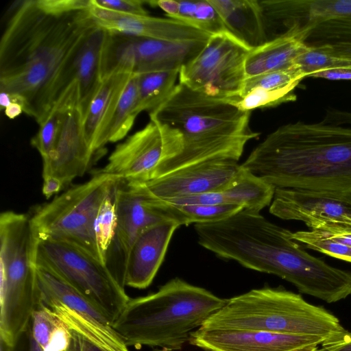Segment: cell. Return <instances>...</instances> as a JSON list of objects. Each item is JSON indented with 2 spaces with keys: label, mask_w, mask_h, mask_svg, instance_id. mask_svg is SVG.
Instances as JSON below:
<instances>
[{
  "label": "cell",
  "mask_w": 351,
  "mask_h": 351,
  "mask_svg": "<svg viewBox=\"0 0 351 351\" xmlns=\"http://www.w3.org/2000/svg\"><path fill=\"white\" fill-rule=\"evenodd\" d=\"M250 114L228 100L177 84L165 101L149 112V119L178 130L183 149L163 163L151 180L206 161L238 162L247 143L259 135L250 128Z\"/></svg>",
  "instance_id": "cell-4"
},
{
  "label": "cell",
  "mask_w": 351,
  "mask_h": 351,
  "mask_svg": "<svg viewBox=\"0 0 351 351\" xmlns=\"http://www.w3.org/2000/svg\"><path fill=\"white\" fill-rule=\"evenodd\" d=\"M31 335L42 350L49 344L56 332L64 324L46 306L38 304L32 316Z\"/></svg>",
  "instance_id": "cell-37"
},
{
  "label": "cell",
  "mask_w": 351,
  "mask_h": 351,
  "mask_svg": "<svg viewBox=\"0 0 351 351\" xmlns=\"http://www.w3.org/2000/svg\"><path fill=\"white\" fill-rule=\"evenodd\" d=\"M180 226L175 221H164L138 235L126 259L123 287L145 289L150 285L163 261L170 240Z\"/></svg>",
  "instance_id": "cell-21"
},
{
  "label": "cell",
  "mask_w": 351,
  "mask_h": 351,
  "mask_svg": "<svg viewBox=\"0 0 351 351\" xmlns=\"http://www.w3.org/2000/svg\"><path fill=\"white\" fill-rule=\"evenodd\" d=\"M23 112V106L18 102H12L4 110L5 114L11 119L19 117Z\"/></svg>",
  "instance_id": "cell-42"
},
{
  "label": "cell",
  "mask_w": 351,
  "mask_h": 351,
  "mask_svg": "<svg viewBox=\"0 0 351 351\" xmlns=\"http://www.w3.org/2000/svg\"><path fill=\"white\" fill-rule=\"evenodd\" d=\"M226 302L207 289L175 278L156 292L130 298L112 327L128 347L180 350L191 333Z\"/></svg>",
  "instance_id": "cell-5"
},
{
  "label": "cell",
  "mask_w": 351,
  "mask_h": 351,
  "mask_svg": "<svg viewBox=\"0 0 351 351\" xmlns=\"http://www.w3.org/2000/svg\"><path fill=\"white\" fill-rule=\"evenodd\" d=\"M292 238L308 249L351 263V223H326L293 232Z\"/></svg>",
  "instance_id": "cell-27"
},
{
  "label": "cell",
  "mask_w": 351,
  "mask_h": 351,
  "mask_svg": "<svg viewBox=\"0 0 351 351\" xmlns=\"http://www.w3.org/2000/svg\"><path fill=\"white\" fill-rule=\"evenodd\" d=\"M110 32L97 25L86 36L67 71V88L74 80L79 86L83 116L105 77L106 53Z\"/></svg>",
  "instance_id": "cell-22"
},
{
  "label": "cell",
  "mask_w": 351,
  "mask_h": 351,
  "mask_svg": "<svg viewBox=\"0 0 351 351\" xmlns=\"http://www.w3.org/2000/svg\"><path fill=\"white\" fill-rule=\"evenodd\" d=\"M147 3L152 6L159 7L170 18L180 21L208 34L228 32L209 0H158L149 1Z\"/></svg>",
  "instance_id": "cell-28"
},
{
  "label": "cell",
  "mask_w": 351,
  "mask_h": 351,
  "mask_svg": "<svg viewBox=\"0 0 351 351\" xmlns=\"http://www.w3.org/2000/svg\"><path fill=\"white\" fill-rule=\"evenodd\" d=\"M81 351H106L79 336Z\"/></svg>",
  "instance_id": "cell-44"
},
{
  "label": "cell",
  "mask_w": 351,
  "mask_h": 351,
  "mask_svg": "<svg viewBox=\"0 0 351 351\" xmlns=\"http://www.w3.org/2000/svg\"><path fill=\"white\" fill-rule=\"evenodd\" d=\"M38 304L50 309L70 330L106 351H129L110 319L56 275L36 266Z\"/></svg>",
  "instance_id": "cell-11"
},
{
  "label": "cell",
  "mask_w": 351,
  "mask_h": 351,
  "mask_svg": "<svg viewBox=\"0 0 351 351\" xmlns=\"http://www.w3.org/2000/svg\"><path fill=\"white\" fill-rule=\"evenodd\" d=\"M241 166L276 188L351 191V112L282 125Z\"/></svg>",
  "instance_id": "cell-3"
},
{
  "label": "cell",
  "mask_w": 351,
  "mask_h": 351,
  "mask_svg": "<svg viewBox=\"0 0 351 351\" xmlns=\"http://www.w3.org/2000/svg\"><path fill=\"white\" fill-rule=\"evenodd\" d=\"M90 11L98 25L114 34L168 41L208 40L210 36L174 19L119 13L101 8L91 0Z\"/></svg>",
  "instance_id": "cell-20"
},
{
  "label": "cell",
  "mask_w": 351,
  "mask_h": 351,
  "mask_svg": "<svg viewBox=\"0 0 351 351\" xmlns=\"http://www.w3.org/2000/svg\"><path fill=\"white\" fill-rule=\"evenodd\" d=\"M63 95L55 103L46 119L39 125L36 134L32 138L31 144L40 153L43 160L51 155L58 134L64 107Z\"/></svg>",
  "instance_id": "cell-34"
},
{
  "label": "cell",
  "mask_w": 351,
  "mask_h": 351,
  "mask_svg": "<svg viewBox=\"0 0 351 351\" xmlns=\"http://www.w3.org/2000/svg\"><path fill=\"white\" fill-rule=\"evenodd\" d=\"M299 83L296 82L276 90L256 88L235 100L228 101L242 111L251 112L256 108L272 107L295 100L293 90Z\"/></svg>",
  "instance_id": "cell-33"
},
{
  "label": "cell",
  "mask_w": 351,
  "mask_h": 351,
  "mask_svg": "<svg viewBox=\"0 0 351 351\" xmlns=\"http://www.w3.org/2000/svg\"><path fill=\"white\" fill-rule=\"evenodd\" d=\"M64 351H81L80 339L77 335L72 332L71 343L69 348Z\"/></svg>",
  "instance_id": "cell-45"
},
{
  "label": "cell",
  "mask_w": 351,
  "mask_h": 351,
  "mask_svg": "<svg viewBox=\"0 0 351 351\" xmlns=\"http://www.w3.org/2000/svg\"><path fill=\"white\" fill-rule=\"evenodd\" d=\"M200 328L313 335L324 338L325 343L336 341L348 332L325 308L307 302L300 294L269 287L227 300Z\"/></svg>",
  "instance_id": "cell-6"
},
{
  "label": "cell",
  "mask_w": 351,
  "mask_h": 351,
  "mask_svg": "<svg viewBox=\"0 0 351 351\" xmlns=\"http://www.w3.org/2000/svg\"><path fill=\"white\" fill-rule=\"evenodd\" d=\"M132 74L126 71H113L106 75L84 115V134L93 153L95 143L112 116Z\"/></svg>",
  "instance_id": "cell-24"
},
{
  "label": "cell",
  "mask_w": 351,
  "mask_h": 351,
  "mask_svg": "<svg viewBox=\"0 0 351 351\" xmlns=\"http://www.w3.org/2000/svg\"><path fill=\"white\" fill-rule=\"evenodd\" d=\"M166 203L174 219L180 226L220 221L243 209L241 206L231 204L176 205Z\"/></svg>",
  "instance_id": "cell-31"
},
{
  "label": "cell",
  "mask_w": 351,
  "mask_h": 351,
  "mask_svg": "<svg viewBox=\"0 0 351 351\" xmlns=\"http://www.w3.org/2000/svg\"><path fill=\"white\" fill-rule=\"evenodd\" d=\"M29 351H43L39 344L29 335Z\"/></svg>",
  "instance_id": "cell-46"
},
{
  "label": "cell",
  "mask_w": 351,
  "mask_h": 351,
  "mask_svg": "<svg viewBox=\"0 0 351 351\" xmlns=\"http://www.w3.org/2000/svg\"><path fill=\"white\" fill-rule=\"evenodd\" d=\"M34 261L97 306L112 322L130 300L106 264L67 243L37 237Z\"/></svg>",
  "instance_id": "cell-9"
},
{
  "label": "cell",
  "mask_w": 351,
  "mask_h": 351,
  "mask_svg": "<svg viewBox=\"0 0 351 351\" xmlns=\"http://www.w3.org/2000/svg\"><path fill=\"white\" fill-rule=\"evenodd\" d=\"M121 180L100 171L40 206L30 215L36 237L67 243L105 264L96 242L95 221L103 200Z\"/></svg>",
  "instance_id": "cell-8"
},
{
  "label": "cell",
  "mask_w": 351,
  "mask_h": 351,
  "mask_svg": "<svg viewBox=\"0 0 351 351\" xmlns=\"http://www.w3.org/2000/svg\"><path fill=\"white\" fill-rule=\"evenodd\" d=\"M110 33L105 75L113 71L138 74L180 69L199 53L207 42L168 41Z\"/></svg>",
  "instance_id": "cell-13"
},
{
  "label": "cell",
  "mask_w": 351,
  "mask_h": 351,
  "mask_svg": "<svg viewBox=\"0 0 351 351\" xmlns=\"http://www.w3.org/2000/svg\"><path fill=\"white\" fill-rule=\"evenodd\" d=\"M199 244L217 256L276 275L302 293L327 303L351 295V272L303 250L292 232L255 212L242 209L220 221L194 226Z\"/></svg>",
  "instance_id": "cell-2"
},
{
  "label": "cell",
  "mask_w": 351,
  "mask_h": 351,
  "mask_svg": "<svg viewBox=\"0 0 351 351\" xmlns=\"http://www.w3.org/2000/svg\"><path fill=\"white\" fill-rule=\"evenodd\" d=\"M269 212L304 222L310 230L326 223H351V191L276 188Z\"/></svg>",
  "instance_id": "cell-16"
},
{
  "label": "cell",
  "mask_w": 351,
  "mask_h": 351,
  "mask_svg": "<svg viewBox=\"0 0 351 351\" xmlns=\"http://www.w3.org/2000/svg\"><path fill=\"white\" fill-rule=\"evenodd\" d=\"M138 78L136 74L132 73L122 91L112 116L95 143V152L107 143L119 141L127 135L138 116Z\"/></svg>",
  "instance_id": "cell-29"
},
{
  "label": "cell",
  "mask_w": 351,
  "mask_h": 351,
  "mask_svg": "<svg viewBox=\"0 0 351 351\" xmlns=\"http://www.w3.org/2000/svg\"><path fill=\"white\" fill-rule=\"evenodd\" d=\"M12 102L21 104L19 99L16 96L10 95L6 92H0V108L1 110H5V108Z\"/></svg>",
  "instance_id": "cell-43"
},
{
  "label": "cell",
  "mask_w": 351,
  "mask_h": 351,
  "mask_svg": "<svg viewBox=\"0 0 351 351\" xmlns=\"http://www.w3.org/2000/svg\"><path fill=\"white\" fill-rule=\"evenodd\" d=\"M153 351H170V350L161 348V349H154V350H153Z\"/></svg>",
  "instance_id": "cell-47"
},
{
  "label": "cell",
  "mask_w": 351,
  "mask_h": 351,
  "mask_svg": "<svg viewBox=\"0 0 351 351\" xmlns=\"http://www.w3.org/2000/svg\"><path fill=\"white\" fill-rule=\"evenodd\" d=\"M149 119L143 128L116 146L101 172L117 176L128 184L143 183L150 180L163 163L181 153L180 132Z\"/></svg>",
  "instance_id": "cell-12"
},
{
  "label": "cell",
  "mask_w": 351,
  "mask_h": 351,
  "mask_svg": "<svg viewBox=\"0 0 351 351\" xmlns=\"http://www.w3.org/2000/svg\"><path fill=\"white\" fill-rule=\"evenodd\" d=\"M309 77L331 80H351V69L336 68L328 69L313 73Z\"/></svg>",
  "instance_id": "cell-39"
},
{
  "label": "cell",
  "mask_w": 351,
  "mask_h": 351,
  "mask_svg": "<svg viewBox=\"0 0 351 351\" xmlns=\"http://www.w3.org/2000/svg\"><path fill=\"white\" fill-rule=\"evenodd\" d=\"M318 351H351V333L348 332L336 341L322 344Z\"/></svg>",
  "instance_id": "cell-40"
},
{
  "label": "cell",
  "mask_w": 351,
  "mask_h": 351,
  "mask_svg": "<svg viewBox=\"0 0 351 351\" xmlns=\"http://www.w3.org/2000/svg\"><path fill=\"white\" fill-rule=\"evenodd\" d=\"M63 187V183L55 176H49L43 178L42 191L47 199L58 193Z\"/></svg>",
  "instance_id": "cell-41"
},
{
  "label": "cell",
  "mask_w": 351,
  "mask_h": 351,
  "mask_svg": "<svg viewBox=\"0 0 351 351\" xmlns=\"http://www.w3.org/2000/svg\"><path fill=\"white\" fill-rule=\"evenodd\" d=\"M250 49L228 32L212 34L199 53L182 66L179 83L211 97L235 100L246 78Z\"/></svg>",
  "instance_id": "cell-10"
},
{
  "label": "cell",
  "mask_w": 351,
  "mask_h": 351,
  "mask_svg": "<svg viewBox=\"0 0 351 351\" xmlns=\"http://www.w3.org/2000/svg\"><path fill=\"white\" fill-rule=\"evenodd\" d=\"M116 208L117 228L108 257L114 253L121 260L120 282L123 286L126 259L136 239L156 223L175 219L167 203L152 197L141 186L122 180L116 190Z\"/></svg>",
  "instance_id": "cell-15"
},
{
  "label": "cell",
  "mask_w": 351,
  "mask_h": 351,
  "mask_svg": "<svg viewBox=\"0 0 351 351\" xmlns=\"http://www.w3.org/2000/svg\"><path fill=\"white\" fill-rule=\"evenodd\" d=\"M90 0L15 1L0 41V92L40 125L64 92L77 51L97 25Z\"/></svg>",
  "instance_id": "cell-1"
},
{
  "label": "cell",
  "mask_w": 351,
  "mask_h": 351,
  "mask_svg": "<svg viewBox=\"0 0 351 351\" xmlns=\"http://www.w3.org/2000/svg\"><path fill=\"white\" fill-rule=\"evenodd\" d=\"M305 77L321 71L345 68L351 69V61L333 57L319 50L307 48L293 63Z\"/></svg>",
  "instance_id": "cell-36"
},
{
  "label": "cell",
  "mask_w": 351,
  "mask_h": 351,
  "mask_svg": "<svg viewBox=\"0 0 351 351\" xmlns=\"http://www.w3.org/2000/svg\"><path fill=\"white\" fill-rule=\"evenodd\" d=\"M188 342L205 351H318L326 340L257 330L199 328L191 333Z\"/></svg>",
  "instance_id": "cell-18"
},
{
  "label": "cell",
  "mask_w": 351,
  "mask_h": 351,
  "mask_svg": "<svg viewBox=\"0 0 351 351\" xmlns=\"http://www.w3.org/2000/svg\"><path fill=\"white\" fill-rule=\"evenodd\" d=\"M307 47L298 37H282L251 49L245 61L246 77L290 67Z\"/></svg>",
  "instance_id": "cell-25"
},
{
  "label": "cell",
  "mask_w": 351,
  "mask_h": 351,
  "mask_svg": "<svg viewBox=\"0 0 351 351\" xmlns=\"http://www.w3.org/2000/svg\"><path fill=\"white\" fill-rule=\"evenodd\" d=\"M36 235L30 216L0 215V339L16 346L38 305L34 261Z\"/></svg>",
  "instance_id": "cell-7"
},
{
  "label": "cell",
  "mask_w": 351,
  "mask_h": 351,
  "mask_svg": "<svg viewBox=\"0 0 351 351\" xmlns=\"http://www.w3.org/2000/svg\"><path fill=\"white\" fill-rule=\"evenodd\" d=\"M241 169L237 161L214 160L134 184L141 186L152 197L165 201L222 191L237 178Z\"/></svg>",
  "instance_id": "cell-19"
},
{
  "label": "cell",
  "mask_w": 351,
  "mask_h": 351,
  "mask_svg": "<svg viewBox=\"0 0 351 351\" xmlns=\"http://www.w3.org/2000/svg\"><path fill=\"white\" fill-rule=\"evenodd\" d=\"M117 185L103 200L94 225L97 247L101 259L106 265L117 228L116 190Z\"/></svg>",
  "instance_id": "cell-32"
},
{
  "label": "cell",
  "mask_w": 351,
  "mask_h": 351,
  "mask_svg": "<svg viewBox=\"0 0 351 351\" xmlns=\"http://www.w3.org/2000/svg\"><path fill=\"white\" fill-rule=\"evenodd\" d=\"M259 4L266 42L300 38L316 23L351 16V0H259Z\"/></svg>",
  "instance_id": "cell-17"
},
{
  "label": "cell",
  "mask_w": 351,
  "mask_h": 351,
  "mask_svg": "<svg viewBox=\"0 0 351 351\" xmlns=\"http://www.w3.org/2000/svg\"><path fill=\"white\" fill-rule=\"evenodd\" d=\"M304 77V75L293 64L285 69L246 77L239 97L256 88L265 90L282 88L294 82H300Z\"/></svg>",
  "instance_id": "cell-35"
},
{
  "label": "cell",
  "mask_w": 351,
  "mask_h": 351,
  "mask_svg": "<svg viewBox=\"0 0 351 351\" xmlns=\"http://www.w3.org/2000/svg\"><path fill=\"white\" fill-rule=\"evenodd\" d=\"M62 95L60 126L51 155L43 160V178L55 176L65 186L84 174L94 153L84 134L77 82L74 80Z\"/></svg>",
  "instance_id": "cell-14"
},
{
  "label": "cell",
  "mask_w": 351,
  "mask_h": 351,
  "mask_svg": "<svg viewBox=\"0 0 351 351\" xmlns=\"http://www.w3.org/2000/svg\"><path fill=\"white\" fill-rule=\"evenodd\" d=\"M306 47L351 61V16L316 23L300 34Z\"/></svg>",
  "instance_id": "cell-26"
},
{
  "label": "cell",
  "mask_w": 351,
  "mask_h": 351,
  "mask_svg": "<svg viewBox=\"0 0 351 351\" xmlns=\"http://www.w3.org/2000/svg\"><path fill=\"white\" fill-rule=\"evenodd\" d=\"M227 31L250 49L266 42L259 0H209Z\"/></svg>",
  "instance_id": "cell-23"
},
{
  "label": "cell",
  "mask_w": 351,
  "mask_h": 351,
  "mask_svg": "<svg viewBox=\"0 0 351 351\" xmlns=\"http://www.w3.org/2000/svg\"><path fill=\"white\" fill-rule=\"evenodd\" d=\"M92 3L101 8L110 11L136 15H148L144 8L145 1L141 0H91Z\"/></svg>",
  "instance_id": "cell-38"
},
{
  "label": "cell",
  "mask_w": 351,
  "mask_h": 351,
  "mask_svg": "<svg viewBox=\"0 0 351 351\" xmlns=\"http://www.w3.org/2000/svg\"><path fill=\"white\" fill-rule=\"evenodd\" d=\"M180 69L136 74L138 101L136 112L153 111L169 96L179 78Z\"/></svg>",
  "instance_id": "cell-30"
}]
</instances>
